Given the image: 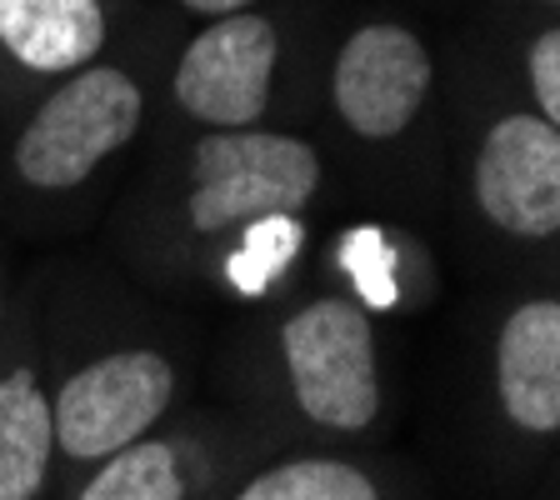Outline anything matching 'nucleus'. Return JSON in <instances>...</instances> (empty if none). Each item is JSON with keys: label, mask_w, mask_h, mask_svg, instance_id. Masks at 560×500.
<instances>
[{"label": "nucleus", "mask_w": 560, "mask_h": 500, "mask_svg": "<svg viewBox=\"0 0 560 500\" xmlns=\"http://www.w3.org/2000/svg\"><path fill=\"white\" fill-rule=\"evenodd\" d=\"M340 190L301 126L145 140L110 210V245L151 291L266 311L311 280L320 206Z\"/></svg>", "instance_id": "obj_1"}, {"label": "nucleus", "mask_w": 560, "mask_h": 500, "mask_svg": "<svg viewBox=\"0 0 560 500\" xmlns=\"http://www.w3.org/2000/svg\"><path fill=\"white\" fill-rule=\"evenodd\" d=\"M311 136L340 186L435 231L451 151V35L400 0L340 5L315 70Z\"/></svg>", "instance_id": "obj_2"}, {"label": "nucleus", "mask_w": 560, "mask_h": 500, "mask_svg": "<svg viewBox=\"0 0 560 500\" xmlns=\"http://www.w3.org/2000/svg\"><path fill=\"white\" fill-rule=\"evenodd\" d=\"M171 35V15L140 5L101 60L40 85L0 120V221L70 235L116 200L151 140Z\"/></svg>", "instance_id": "obj_3"}, {"label": "nucleus", "mask_w": 560, "mask_h": 500, "mask_svg": "<svg viewBox=\"0 0 560 500\" xmlns=\"http://www.w3.org/2000/svg\"><path fill=\"white\" fill-rule=\"evenodd\" d=\"M445 256L476 286H560V130L511 91L466 35H451Z\"/></svg>", "instance_id": "obj_4"}, {"label": "nucleus", "mask_w": 560, "mask_h": 500, "mask_svg": "<svg viewBox=\"0 0 560 500\" xmlns=\"http://www.w3.org/2000/svg\"><path fill=\"white\" fill-rule=\"evenodd\" d=\"M241 365L250 416L285 445L365 451L390 435L396 385L385 371L381 321L336 286L305 280L266 305Z\"/></svg>", "instance_id": "obj_5"}, {"label": "nucleus", "mask_w": 560, "mask_h": 500, "mask_svg": "<svg viewBox=\"0 0 560 500\" xmlns=\"http://www.w3.org/2000/svg\"><path fill=\"white\" fill-rule=\"evenodd\" d=\"M340 0H266L215 21L175 25L151 140L186 130H311L315 70Z\"/></svg>", "instance_id": "obj_6"}, {"label": "nucleus", "mask_w": 560, "mask_h": 500, "mask_svg": "<svg viewBox=\"0 0 560 500\" xmlns=\"http://www.w3.org/2000/svg\"><path fill=\"white\" fill-rule=\"evenodd\" d=\"M466 435L505 496L560 445V286H501L480 305Z\"/></svg>", "instance_id": "obj_7"}, {"label": "nucleus", "mask_w": 560, "mask_h": 500, "mask_svg": "<svg viewBox=\"0 0 560 500\" xmlns=\"http://www.w3.org/2000/svg\"><path fill=\"white\" fill-rule=\"evenodd\" d=\"M50 346H56L50 406H56L60 490L120 445L165 426L186 400V356L171 336L116 330L75 340L50 315Z\"/></svg>", "instance_id": "obj_8"}, {"label": "nucleus", "mask_w": 560, "mask_h": 500, "mask_svg": "<svg viewBox=\"0 0 560 500\" xmlns=\"http://www.w3.org/2000/svg\"><path fill=\"white\" fill-rule=\"evenodd\" d=\"M280 445L285 441L256 416H171L140 441L105 455L81 480H70L60 500H221L245 470Z\"/></svg>", "instance_id": "obj_9"}, {"label": "nucleus", "mask_w": 560, "mask_h": 500, "mask_svg": "<svg viewBox=\"0 0 560 500\" xmlns=\"http://www.w3.org/2000/svg\"><path fill=\"white\" fill-rule=\"evenodd\" d=\"M50 280L25 276L0 336V500H60Z\"/></svg>", "instance_id": "obj_10"}, {"label": "nucleus", "mask_w": 560, "mask_h": 500, "mask_svg": "<svg viewBox=\"0 0 560 500\" xmlns=\"http://www.w3.org/2000/svg\"><path fill=\"white\" fill-rule=\"evenodd\" d=\"M311 280L336 286L375 321H416L445 301V256L425 221L400 210H365L320 231Z\"/></svg>", "instance_id": "obj_11"}, {"label": "nucleus", "mask_w": 560, "mask_h": 500, "mask_svg": "<svg viewBox=\"0 0 560 500\" xmlns=\"http://www.w3.org/2000/svg\"><path fill=\"white\" fill-rule=\"evenodd\" d=\"M145 0H0V120L25 95L101 60Z\"/></svg>", "instance_id": "obj_12"}, {"label": "nucleus", "mask_w": 560, "mask_h": 500, "mask_svg": "<svg viewBox=\"0 0 560 500\" xmlns=\"http://www.w3.org/2000/svg\"><path fill=\"white\" fill-rule=\"evenodd\" d=\"M221 500H416L390 461L330 445H280Z\"/></svg>", "instance_id": "obj_13"}, {"label": "nucleus", "mask_w": 560, "mask_h": 500, "mask_svg": "<svg viewBox=\"0 0 560 500\" xmlns=\"http://www.w3.org/2000/svg\"><path fill=\"white\" fill-rule=\"evenodd\" d=\"M466 35L486 50L505 85L560 130V15H521L480 5Z\"/></svg>", "instance_id": "obj_14"}, {"label": "nucleus", "mask_w": 560, "mask_h": 500, "mask_svg": "<svg viewBox=\"0 0 560 500\" xmlns=\"http://www.w3.org/2000/svg\"><path fill=\"white\" fill-rule=\"evenodd\" d=\"M161 15H171L175 25H196V21H215V15H235L250 11V5H266V0H145Z\"/></svg>", "instance_id": "obj_15"}, {"label": "nucleus", "mask_w": 560, "mask_h": 500, "mask_svg": "<svg viewBox=\"0 0 560 500\" xmlns=\"http://www.w3.org/2000/svg\"><path fill=\"white\" fill-rule=\"evenodd\" d=\"M521 500H560V445L540 461V470L521 486Z\"/></svg>", "instance_id": "obj_16"}, {"label": "nucleus", "mask_w": 560, "mask_h": 500, "mask_svg": "<svg viewBox=\"0 0 560 500\" xmlns=\"http://www.w3.org/2000/svg\"><path fill=\"white\" fill-rule=\"evenodd\" d=\"M490 11H521V15H560V0H480Z\"/></svg>", "instance_id": "obj_17"}, {"label": "nucleus", "mask_w": 560, "mask_h": 500, "mask_svg": "<svg viewBox=\"0 0 560 500\" xmlns=\"http://www.w3.org/2000/svg\"><path fill=\"white\" fill-rule=\"evenodd\" d=\"M11 295H15V280L5 270V256H0V336H5V315H11Z\"/></svg>", "instance_id": "obj_18"}, {"label": "nucleus", "mask_w": 560, "mask_h": 500, "mask_svg": "<svg viewBox=\"0 0 560 500\" xmlns=\"http://www.w3.org/2000/svg\"><path fill=\"white\" fill-rule=\"evenodd\" d=\"M400 5H455V0H400Z\"/></svg>", "instance_id": "obj_19"}]
</instances>
